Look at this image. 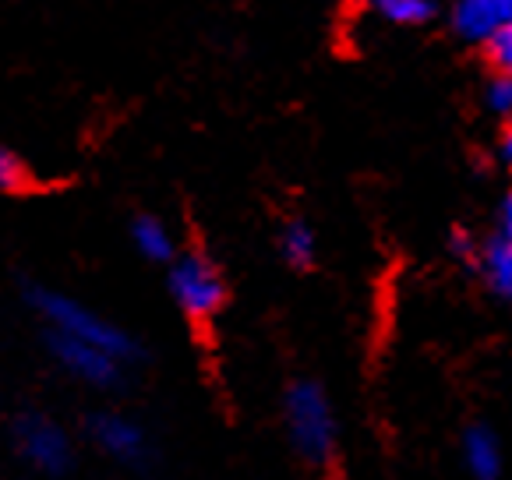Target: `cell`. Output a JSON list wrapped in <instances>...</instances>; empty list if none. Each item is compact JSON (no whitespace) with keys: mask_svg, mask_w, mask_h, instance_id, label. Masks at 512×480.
Returning a JSON list of instances; mask_svg holds the SVG:
<instances>
[{"mask_svg":"<svg viewBox=\"0 0 512 480\" xmlns=\"http://www.w3.org/2000/svg\"><path fill=\"white\" fill-rule=\"evenodd\" d=\"M29 300H32V308H36V315L43 318L46 329H50L53 336H64V339H75V343L96 346V350L117 357L121 364H131V360H138V353H142L128 332L117 329L113 322H106L103 315H96V311L85 308V304H78V300L68 297V293L43 290V286H36V290L29 293Z\"/></svg>","mask_w":512,"mask_h":480,"instance_id":"6da1fadb","label":"cell"},{"mask_svg":"<svg viewBox=\"0 0 512 480\" xmlns=\"http://www.w3.org/2000/svg\"><path fill=\"white\" fill-rule=\"evenodd\" d=\"M283 413H287V431L294 449L301 452L304 463L318 466V470H329L336 463V413L325 396V389L311 378H301L287 389L283 399Z\"/></svg>","mask_w":512,"mask_h":480,"instance_id":"7a4b0ae2","label":"cell"},{"mask_svg":"<svg viewBox=\"0 0 512 480\" xmlns=\"http://www.w3.org/2000/svg\"><path fill=\"white\" fill-rule=\"evenodd\" d=\"M170 293L181 304V311L195 322L212 318L226 300V286L219 269L205 255H181L170 269Z\"/></svg>","mask_w":512,"mask_h":480,"instance_id":"3957f363","label":"cell"},{"mask_svg":"<svg viewBox=\"0 0 512 480\" xmlns=\"http://www.w3.org/2000/svg\"><path fill=\"white\" fill-rule=\"evenodd\" d=\"M15 445L22 459L32 470L46 473V477H61L71 466V438L64 435L53 420L39 417V413H25L15 424Z\"/></svg>","mask_w":512,"mask_h":480,"instance_id":"277c9868","label":"cell"},{"mask_svg":"<svg viewBox=\"0 0 512 480\" xmlns=\"http://www.w3.org/2000/svg\"><path fill=\"white\" fill-rule=\"evenodd\" d=\"M46 343H50V353L57 357V364H61L68 375H75L78 382H85V385H96V389H110V385H117L121 382V371L128 368V364H121V360L110 357V353L96 350V346L53 336V332H50Z\"/></svg>","mask_w":512,"mask_h":480,"instance_id":"5b68a950","label":"cell"},{"mask_svg":"<svg viewBox=\"0 0 512 480\" xmlns=\"http://www.w3.org/2000/svg\"><path fill=\"white\" fill-rule=\"evenodd\" d=\"M452 29L467 43L488 46L498 32L512 29V0H456Z\"/></svg>","mask_w":512,"mask_h":480,"instance_id":"8992f818","label":"cell"},{"mask_svg":"<svg viewBox=\"0 0 512 480\" xmlns=\"http://www.w3.org/2000/svg\"><path fill=\"white\" fill-rule=\"evenodd\" d=\"M89 435L106 456L121 459V463H138L145 456V431L121 413H99L92 420Z\"/></svg>","mask_w":512,"mask_h":480,"instance_id":"52a82bcc","label":"cell"},{"mask_svg":"<svg viewBox=\"0 0 512 480\" xmlns=\"http://www.w3.org/2000/svg\"><path fill=\"white\" fill-rule=\"evenodd\" d=\"M463 463H467V470L474 480H498L502 477L505 452H502V442H498L495 431L484 428V424L467 428V435H463Z\"/></svg>","mask_w":512,"mask_h":480,"instance_id":"ba28073f","label":"cell"},{"mask_svg":"<svg viewBox=\"0 0 512 480\" xmlns=\"http://www.w3.org/2000/svg\"><path fill=\"white\" fill-rule=\"evenodd\" d=\"M481 272H484V283L491 286V293L512 300V240L495 237L484 244Z\"/></svg>","mask_w":512,"mask_h":480,"instance_id":"9c48e42d","label":"cell"},{"mask_svg":"<svg viewBox=\"0 0 512 480\" xmlns=\"http://www.w3.org/2000/svg\"><path fill=\"white\" fill-rule=\"evenodd\" d=\"M131 237H135V248L142 251V258H149V262H174V255H177L174 237H170V230H166L156 216L135 219Z\"/></svg>","mask_w":512,"mask_h":480,"instance_id":"30bf717a","label":"cell"},{"mask_svg":"<svg viewBox=\"0 0 512 480\" xmlns=\"http://www.w3.org/2000/svg\"><path fill=\"white\" fill-rule=\"evenodd\" d=\"M279 251H283V258H287L294 269H308V265L315 262V251H318L315 230H311L308 223H301V219L287 223L283 233H279Z\"/></svg>","mask_w":512,"mask_h":480,"instance_id":"8fae6325","label":"cell"},{"mask_svg":"<svg viewBox=\"0 0 512 480\" xmlns=\"http://www.w3.org/2000/svg\"><path fill=\"white\" fill-rule=\"evenodd\" d=\"M371 8H378V15H385L396 25H421L435 15L431 0H364Z\"/></svg>","mask_w":512,"mask_h":480,"instance_id":"7c38bea8","label":"cell"},{"mask_svg":"<svg viewBox=\"0 0 512 480\" xmlns=\"http://www.w3.org/2000/svg\"><path fill=\"white\" fill-rule=\"evenodd\" d=\"M18 188H25V166L15 152L0 145V191H18Z\"/></svg>","mask_w":512,"mask_h":480,"instance_id":"4fadbf2b","label":"cell"},{"mask_svg":"<svg viewBox=\"0 0 512 480\" xmlns=\"http://www.w3.org/2000/svg\"><path fill=\"white\" fill-rule=\"evenodd\" d=\"M488 57H491V64L498 68V75L512 78V29L498 32V36L491 39V43H488Z\"/></svg>","mask_w":512,"mask_h":480,"instance_id":"5bb4252c","label":"cell"},{"mask_svg":"<svg viewBox=\"0 0 512 480\" xmlns=\"http://www.w3.org/2000/svg\"><path fill=\"white\" fill-rule=\"evenodd\" d=\"M488 106L498 113H512V78L498 75L495 82L488 85Z\"/></svg>","mask_w":512,"mask_h":480,"instance_id":"9a60e30c","label":"cell"},{"mask_svg":"<svg viewBox=\"0 0 512 480\" xmlns=\"http://www.w3.org/2000/svg\"><path fill=\"white\" fill-rule=\"evenodd\" d=\"M502 237L512 240V188H509V195H505V202H502Z\"/></svg>","mask_w":512,"mask_h":480,"instance_id":"2e32d148","label":"cell"},{"mask_svg":"<svg viewBox=\"0 0 512 480\" xmlns=\"http://www.w3.org/2000/svg\"><path fill=\"white\" fill-rule=\"evenodd\" d=\"M498 152H502V163L505 166H512V124L505 128V135H502V145H498Z\"/></svg>","mask_w":512,"mask_h":480,"instance_id":"e0dca14e","label":"cell"}]
</instances>
